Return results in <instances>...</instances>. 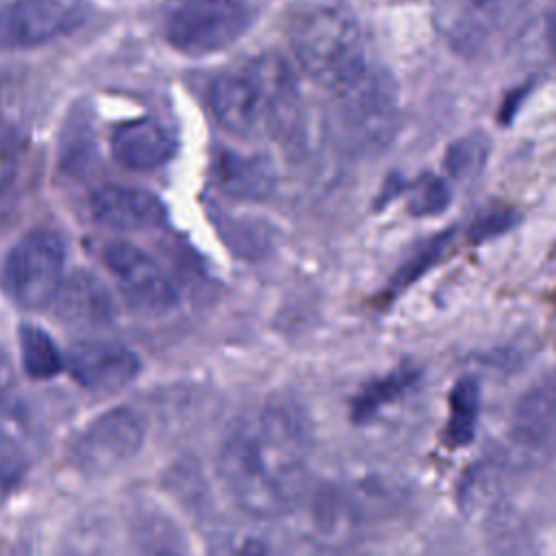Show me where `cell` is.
Wrapping results in <instances>:
<instances>
[{
    "mask_svg": "<svg viewBox=\"0 0 556 556\" xmlns=\"http://www.w3.org/2000/svg\"><path fill=\"white\" fill-rule=\"evenodd\" d=\"M311 426L291 402H267L226 437L217 471L235 504L256 519L298 508L306 493Z\"/></svg>",
    "mask_w": 556,
    "mask_h": 556,
    "instance_id": "obj_1",
    "label": "cell"
},
{
    "mask_svg": "<svg viewBox=\"0 0 556 556\" xmlns=\"http://www.w3.org/2000/svg\"><path fill=\"white\" fill-rule=\"evenodd\" d=\"M215 119L241 137L289 139L298 130L295 76L278 54H258L219 74L208 91Z\"/></svg>",
    "mask_w": 556,
    "mask_h": 556,
    "instance_id": "obj_2",
    "label": "cell"
},
{
    "mask_svg": "<svg viewBox=\"0 0 556 556\" xmlns=\"http://www.w3.org/2000/svg\"><path fill=\"white\" fill-rule=\"evenodd\" d=\"M289 41L302 70L330 93L352 85L374 65L361 24L339 7L300 9L291 17Z\"/></svg>",
    "mask_w": 556,
    "mask_h": 556,
    "instance_id": "obj_3",
    "label": "cell"
},
{
    "mask_svg": "<svg viewBox=\"0 0 556 556\" xmlns=\"http://www.w3.org/2000/svg\"><path fill=\"white\" fill-rule=\"evenodd\" d=\"M334 126L352 152L376 154L384 150L400 126L397 85L389 70L371 65L361 78L332 93Z\"/></svg>",
    "mask_w": 556,
    "mask_h": 556,
    "instance_id": "obj_4",
    "label": "cell"
},
{
    "mask_svg": "<svg viewBox=\"0 0 556 556\" xmlns=\"http://www.w3.org/2000/svg\"><path fill=\"white\" fill-rule=\"evenodd\" d=\"M252 22L245 0H180L165 17V37L178 52L202 56L230 48Z\"/></svg>",
    "mask_w": 556,
    "mask_h": 556,
    "instance_id": "obj_5",
    "label": "cell"
},
{
    "mask_svg": "<svg viewBox=\"0 0 556 556\" xmlns=\"http://www.w3.org/2000/svg\"><path fill=\"white\" fill-rule=\"evenodd\" d=\"M532 0H434V24L463 56L491 52L523 17Z\"/></svg>",
    "mask_w": 556,
    "mask_h": 556,
    "instance_id": "obj_6",
    "label": "cell"
},
{
    "mask_svg": "<svg viewBox=\"0 0 556 556\" xmlns=\"http://www.w3.org/2000/svg\"><path fill=\"white\" fill-rule=\"evenodd\" d=\"M65 245L52 230L26 232L4 261V282L9 293L24 308L50 304L63 285Z\"/></svg>",
    "mask_w": 556,
    "mask_h": 556,
    "instance_id": "obj_7",
    "label": "cell"
},
{
    "mask_svg": "<svg viewBox=\"0 0 556 556\" xmlns=\"http://www.w3.org/2000/svg\"><path fill=\"white\" fill-rule=\"evenodd\" d=\"M143 439V417L128 406H117L87 424L74 441L72 460L87 476H106L135 458Z\"/></svg>",
    "mask_w": 556,
    "mask_h": 556,
    "instance_id": "obj_8",
    "label": "cell"
},
{
    "mask_svg": "<svg viewBox=\"0 0 556 556\" xmlns=\"http://www.w3.org/2000/svg\"><path fill=\"white\" fill-rule=\"evenodd\" d=\"M85 0H13L0 7V50H24L76 30Z\"/></svg>",
    "mask_w": 556,
    "mask_h": 556,
    "instance_id": "obj_9",
    "label": "cell"
},
{
    "mask_svg": "<svg viewBox=\"0 0 556 556\" xmlns=\"http://www.w3.org/2000/svg\"><path fill=\"white\" fill-rule=\"evenodd\" d=\"M104 263L137 313L159 317L176 306L174 285L141 248L128 241H113L104 248Z\"/></svg>",
    "mask_w": 556,
    "mask_h": 556,
    "instance_id": "obj_10",
    "label": "cell"
},
{
    "mask_svg": "<svg viewBox=\"0 0 556 556\" xmlns=\"http://www.w3.org/2000/svg\"><path fill=\"white\" fill-rule=\"evenodd\" d=\"M76 384L93 393H111L139 374V358L132 350L111 341H78L63 358Z\"/></svg>",
    "mask_w": 556,
    "mask_h": 556,
    "instance_id": "obj_11",
    "label": "cell"
},
{
    "mask_svg": "<svg viewBox=\"0 0 556 556\" xmlns=\"http://www.w3.org/2000/svg\"><path fill=\"white\" fill-rule=\"evenodd\" d=\"M513 445L530 456L545 458L556 452V387L528 389L515 404L510 417Z\"/></svg>",
    "mask_w": 556,
    "mask_h": 556,
    "instance_id": "obj_12",
    "label": "cell"
},
{
    "mask_svg": "<svg viewBox=\"0 0 556 556\" xmlns=\"http://www.w3.org/2000/svg\"><path fill=\"white\" fill-rule=\"evenodd\" d=\"M89 208L98 224L113 230H146L165 219L161 200L141 187L104 185L91 195Z\"/></svg>",
    "mask_w": 556,
    "mask_h": 556,
    "instance_id": "obj_13",
    "label": "cell"
},
{
    "mask_svg": "<svg viewBox=\"0 0 556 556\" xmlns=\"http://www.w3.org/2000/svg\"><path fill=\"white\" fill-rule=\"evenodd\" d=\"M115 159L135 172H150L167 163L176 152L174 132L154 117L124 122L111 137Z\"/></svg>",
    "mask_w": 556,
    "mask_h": 556,
    "instance_id": "obj_14",
    "label": "cell"
},
{
    "mask_svg": "<svg viewBox=\"0 0 556 556\" xmlns=\"http://www.w3.org/2000/svg\"><path fill=\"white\" fill-rule=\"evenodd\" d=\"M215 178L228 195L239 200H265L276 187L271 161L263 154L219 150L215 159Z\"/></svg>",
    "mask_w": 556,
    "mask_h": 556,
    "instance_id": "obj_15",
    "label": "cell"
},
{
    "mask_svg": "<svg viewBox=\"0 0 556 556\" xmlns=\"http://www.w3.org/2000/svg\"><path fill=\"white\" fill-rule=\"evenodd\" d=\"M52 302H56L59 315L70 324H106L111 317L109 295L89 274H76L65 280Z\"/></svg>",
    "mask_w": 556,
    "mask_h": 556,
    "instance_id": "obj_16",
    "label": "cell"
},
{
    "mask_svg": "<svg viewBox=\"0 0 556 556\" xmlns=\"http://www.w3.org/2000/svg\"><path fill=\"white\" fill-rule=\"evenodd\" d=\"M206 556H291V549L267 528L239 523L217 530L208 541Z\"/></svg>",
    "mask_w": 556,
    "mask_h": 556,
    "instance_id": "obj_17",
    "label": "cell"
},
{
    "mask_svg": "<svg viewBox=\"0 0 556 556\" xmlns=\"http://www.w3.org/2000/svg\"><path fill=\"white\" fill-rule=\"evenodd\" d=\"M20 358L24 371L37 380L54 378L65 363L52 337L35 324L20 326Z\"/></svg>",
    "mask_w": 556,
    "mask_h": 556,
    "instance_id": "obj_18",
    "label": "cell"
},
{
    "mask_svg": "<svg viewBox=\"0 0 556 556\" xmlns=\"http://www.w3.org/2000/svg\"><path fill=\"white\" fill-rule=\"evenodd\" d=\"M480 415V387L473 378H460L450 393L447 441L452 445H467L473 439Z\"/></svg>",
    "mask_w": 556,
    "mask_h": 556,
    "instance_id": "obj_19",
    "label": "cell"
},
{
    "mask_svg": "<svg viewBox=\"0 0 556 556\" xmlns=\"http://www.w3.org/2000/svg\"><path fill=\"white\" fill-rule=\"evenodd\" d=\"M415 378H417V371L413 367H402L376 382H369L352 404L354 419L356 421L371 419L378 410H382V406L395 402L406 389H410Z\"/></svg>",
    "mask_w": 556,
    "mask_h": 556,
    "instance_id": "obj_20",
    "label": "cell"
},
{
    "mask_svg": "<svg viewBox=\"0 0 556 556\" xmlns=\"http://www.w3.org/2000/svg\"><path fill=\"white\" fill-rule=\"evenodd\" d=\"M491 141L484 132H471L454 141L445 154L447 172L458 180L476 178L489 159Z\"/></svg>",
    "mask_w": 556,
    "mask_h": 556,
    "instance_id": "obj_21",
    "label": "cell"
},
{
    "mask_svg": "<svg viewBox=\"0 0 556 556\" xmlns=\"http://www.w3.org/2000/svg\"><path fill=\"white\" fill-rule=\"evenodd\" d=\"M408 211L413 215H437L441 213L450 202V191L445 182L434 174H424L417 180H413L408 187Z\"/></svg>",
    "mask_w": 556,
    "mask_h": 556,
    "instance_id": "obj_22",
    "label": "cell"
},
{
    "mask_svg": "<svg viewBox=\"0 0 556 556\" xmlns=\"http://www.w3.org/2000/svg\"><path fill=\"white\" fill-rule=\"evenodd\" d=\"M450 245V232H443L434 239H430L421 250H417L397 271L395 276V282H393V289H404L408 282H413L415 278H419L428 267H432L439 256L447 250Z\"/></svg>",
    "mask_w": 556,
    "mask_h": 556,
    "instance_id": "obj_23",
    "label": "cell"
},
{
    "mask_svg": "<svg viewBox=\"0 0 556 556\" xmlns=\"http://www.w3.org/2000/svg\"><path fill=\"white\" fill-rule=\"evenodd\" d=\"M513 224H515V211L510 206L491 204L476 215L469 228V237L473 241H484L489 237H497L506 232Z\"/></svg>",
    "mask_w": 556,
    "mask_h": 556,
    "instance_id": "obj_24",
    "label": "cell"
},
{
    "mask_svg": "<svg viewBox=\"0 0 556 556\" xmlns=\"http://www.w3.org/2000/svg\"><path fill=\"white\" fill-rule=\"evenodd\" d=\"M17 174V148L11 139L0 137V195L11 187Z\"/></svg>",
    "mask_w": 556,
    "mask_h": 556,
    "instance_id": "obj_25",
    "label": "cell"
},
{
    "mask_svg": "<svg viewBox=\"0 0 556 556\" xmlns=\"http://www.w3.org/2000/svg\"><path fill=\"white\" fill-rule=\"evenodd\" d=\"M15 387V369L4 350L0 348V400H4Z\"/></svg>",
    "mask_w": 556,
    "mask_h": 556,
    "instance_id": "obj_26",
    "label": "cell"
},
{
    "mask_svg": "<svg viewBox=\"0 0 556 556\" xmlns=\"http://www.w3.org/2000/svg\"><path fill=\"white\" fill-rule=\"evenodd\" d=\"M20 480V469L11 463H0V502L13 491Z\"/></svg>",
    "mask_w": 556,
    "mask_h": 556,
    "instance_id": "obj_27",
    "label": "cell"
},
{
    "mask_svg": "<svg viewBox=\"0 0 556 556\" xmlns=\"http://www.w3.org/2000/svg\"><path fill=\"white\" fill-rule=\"evenodd\" d=\"M547 46H549L552 54L556 56V13L547 22Z\"/></svg>",
    "mask_w": 556,
    "mask_h": 556,
    "instance_id": "obj_28",
    "label": "cell"
},
{
    "mask_svg": "<svg viewBox=\"0 0 556 556\" xmlns=\"http://www.w3.org/2000/svg\"><path fill=\"white\" fill-rule=\"evenodd\" d=\"M156 556H176V554H172V552H161V554H156Z\"/></svg>",
    "mask_w": 556,
    "mask_h": 556,
    "instance_id": "obj_29",
    "label": "cell"
},
{
    "mask_svg": "<svg viewBox=\"0 0 556 556\" xmlns=\"http://www.w3.org/2000/svg\"><path fill=\"white\" fill-rule=\"evenodd\" d=\"M554 263H556V250H554Z\"/></svg>",
    "mask_w": 556,
    "mask_h": 556,
    "instance_id": "obj_30",
    "label": "cell"
}]
</instances>
